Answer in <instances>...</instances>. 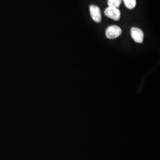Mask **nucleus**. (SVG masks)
<instances>
[{
  "label": "nucleus",
  "instance_id": "4",
  "mask_svg": "<svg viewBox=\"0 0 160 160\" xmlns=\"http://www.w3.org/2000/svg\"><path fill=\"white\" fill-rule=\"evenodd\" d=\"M131 34L132 39L137 43H142L143 42L144 35L142 30L138 28H132L131 30Z\"/></svg>",
  "mask_w": 160,
  "mask_h": 160
},
{
  "label": "nucleus",
  "instance_id": "2",
  "mask_svg": "<svg viewBox=\"0 0 160 160\" xmlns=\"http://www.w3.org/2000/svg\"><path fill=\"white\" fill-rule=\"evenodd\" d=\"M104 14L110 18L118 21L120 18V12L118 8L109 7L104 10Z\"/></svg>",
  "mask_w": 160,
  "mask_h": 160
},
{
  "label": "nucleus",
  "instance_id": "6",
  "mask_svg": "<svg viewBox=\"0 0 160 160\" xmlns=\"http://www.w3.org/2000/svg\"><path fill=\"white\" fill-rule=\"evenodd\" d=\"M124 3L128 9H133L135 7L137 4L136 0H123Z\"/></svg>",
  "mask_w": 160,
  "mask_h": 160
},
{
  "label": "nucleus",
  "instance_id": "5",
  "mask_svg": "<svg viewBox=\"0 0 160 160\" xmlns=\"http://www.w3.org/2000/svg\"><path fill=\"white\" fill-rule=\"evenodd\" d=\"M122 0H108V4L109 7L118 8L120 7Z\"/></svg>",
  "mask_w": 160,
  "mask_h": 160
},
{
  "label": "nucleus",
  "instance_id": "1",
  "mask_svg": "<svg viewBox=\"0 0 160 160\" xmlns=\"http://www.w3.org/2000/svg\"><path fill=\"white\" fill-rule=\"evenodd\" d=\"M122 32L120 28L118 26H111L108 28L106 30V36L109 39H114L120 36Z\"/></svg>",
  "mask_w": 160,
  "mask_h": 160
},
{
  "label": "nucleus",
  "instance_id": "3",
  "mask_svg": "<svg viewBox=\"0 0 160 160\" xmlns=\"http://www.w3.org/2000/svg\"><path fill=\"white\" fill-rule=\"evenodd\" d=\"M90 12L92 20L96 22L100 23L102 21V14L98 7L94 5L90 6Z\"/></svg>",
  "mask_w": 160,
  "mask_h": 160
}]
</instances>
